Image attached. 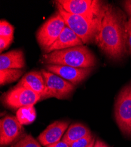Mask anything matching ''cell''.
Wrapping results in <instances>:
<instances>
[{
  "label": "cell",
  "mask_w": 131,
  "mask_h": 147,
  "mask_svg": "<svg viewBox=\"0 0 131 147\" xmlns=\"http://www.w3.org/2000/svg\"><path fill=\"white\" fill-rule=\"evenodd\" d=\"M91 132L85 125L81 124H71L62 137V141L71 145L73 142L84 138Z\"/></svg>",
  "instance_id": "15"
},
{
  "label": "cell",
  "mask_w": 131,
  "mask_h": 147,
  "mask_svg": "<svg viewBox=\"0 0 131 147\" xmlns=\"http://www.w3.org/2000/svg\"><path fill=\"white\" fill-rule=\"evenodd\" d=\"M58 12L64 18L66 26L72 30L84 42H96L99 34L102 15L99 17H88L67 13L56 4Z\"/></svg>",
  "instance_id": "3"
},
{
  "label": "cell",
  "mask_w": 131,
  "mask_h": 147,
  "mask_svg": "<svg viewBox=\"0 0 131 147\" xmlns=\"http://www.w3.org/2000/svg\"><path fill=\"white\" fill-rule=\"evenodd\" d=\"M124 8L127 13V14L131 17V0H127L123 3Z\"/></svg>",
  "instance_id": "24"
},
{
  "label": "cell",
  "mask_w": 131,
  "mask_h": 147,
  "mask_svg": "<svg viewBox=\"0 0 131 147\" xmlns=\"http://www.w3.org/2000/svg\"><path fill=\"white\" fill-rule=\"evenodd\" d=\"M46 147H70V145L63 141H60L56 143L48 145Z\"/></svg>",
  "instance_id": "23"
},
{
  "label": "cell",
  "mask_w": 131,
  "mask_h": 147,
  "mask_svg": "<svg viewBox=\"0 0 131 147\" xmlns=\"http://www.w3.org/2000/svg\"><path fill=\"white\" fill-rule=\"evenodd\" d=\"M14 38L9 37H0V49H1V53L9 46V45L13 42Z\"/></svg>",
  "instance_id": "21"
},
{
  "label": "cell",
  "mask_w": 131,
  "mask_h": 147,
  "mask_svg": "<svg viewBox=\"0 0 131 147\" xmlns=\"http://www.w3.org/2000/svg\"><path fill=\"white\" fill-rule=\"evenodd\" d=\"M41 100L40 95L33 91L17 85L3 94L2 102L4 105L13 109L34 105Z\"/></svg>",
  "instance_id": "8"
},
{
  "label": "cell",
  "mask_w": 131,
  "mask_h": 147,
  "mask_svg": "<svg viewBox=\"0 0 131 147\" xmlns=\"http://www.w3.org/2000/svg\"><path fill=\"white\" fill-rule=\"evenodd\" d=\"M23 74L21 69H5L0 70V84L4 85L18 80Z\"/></svg>",
  "instance_id": "17"
},
{
  "label": "cell",
  "mask_w": 131,
  "mask_h": 147,
  "mask_svg": "<svg viewBox=\"0 0 131 147\" xmlns=\"http://www.w3.org/2000/svg\"><path fill=\"white\" fill-rule=\"evenodd\" d=\"M25 65V58L21 50H11L0 55V70L22 69Z\"/></svg>",
  "instance_id": "14"
},
{
  "label": "cell",
  "mask_w": 131,
  "mask_h": 147,
  "mask_svg": "<svg viewBox=\"0 0 131 147\" xmlns=\"http://www.w3.org/2000/svg\"><path fill=\"white\" fill-rule=\"evenodd\" d=\"M11 147H42L40 143L35 140L31 135L28 134L22 136Z\"/></svg>",
  "instance_id": "18"
},
{
  "label": "cell",
  "mask_w": 131,
  "mask_h": 147,
  "mask_svg": "<svg viewBox=\"0 0 131 147\" xmlns=\"http://www.w3.org/2000/svg\"><path fill=\"white\" fill-rule=\"evenodd\" d=\"M45 68L47 71L61 77L74 85H78L85 80L89 76L93 68V67L76 68L53 64L46 65Z\"/></svg>",
  "instance_id": "10"
},
{
  "label": "cell",
  "mask_w": 131,
  "mask_h": 147,
  "mask_svg": "<svg viewBox=\"0 0 131 147\" xmlns=\"http://www.w3.org/2000/svg\"><path fill=\"white\" fill-rule=\"evenodd\" d=\"M95 141L96 139L91 133L88 136L73 142L70 147H94Z\"/></svg>",
  "instance_id": "19"
},
{
  "label": "cell",
  "mask_w": 131,
  "mask_h": 147,
  "mask_svg": "<svg viewBox=\"0 0 131 147\" xmlns=\"http://www.w3.org/2000/svg\"><path fill=\"white\" fill-rule=\"evenodd\" d=\"M44 63L47 65H66L76 68H91L97 65L95 55L84 46H76L57 50L43 56Z\"/></svg>",
  "instance_id": "2"
},
{
  "label": "cell",
  "mask_w": 131,
  "mask_h": 147,
  "mask_svg": "<svg viewBox=\"0 0 131 147\" xmlns=\"http://www.w3.org/2000/svg\"><path fill=\"white\" fill-rule=\"evenodd\" d=\"M65 26V21L58 12L42 24L36 34L37 40L42 50L46 51L55 42Z\"/></svg>",
  "instance_id": "6"
},
{
  "label": "cell",
  "mask_w": 131,
  "mask_h": 147,
  "mask_svg": "<svg viewBox=\"0 0 131 147\" xmlns=\"http://www.w3.org/2000/svg\"><path fill=\"white\" fill-rule=\"evenodd\" d=\"M69 125L66 121H56L48 126L38 137V141L43 146L56 143L60 141L65 131Z\"/></svg>",
  "instance_id": "11"
},
{
  "label": "cell",
  "mask_w": 131,
  "mask_h": 147,
  "mask_svg": "<svg viewBox=\"0 0 131 147\" xmlns=\"http://www.w3.org/2000/svg\"><path fill=\"white\" fill-rule=\"evenodd\" d=\"M130 136H131V133H130Z\"/></svg>",
  "instance_id": "26"
},
{
  "label": "cell",
  "mask_w": 131,
  "mask_h": 147,
  "mask_svg": "<svg viewBox=\"0 0 131 147\" xmlns=\"http://www.w3.org/2000/svg\"><path fill=\"white\" fill-rule=\"evenodd\" d=\"M13 26L5 20L0 21V37L14 38Z\"/></svg>",
  "instance_id": "20"
},
{
  "label": "cell",
  "mask_w": 131,
  "mask_h": 147,
  "mask_svg": "<svg viewBox=\"0 0 131 147\" xmlns=\"http://www.w3.org/2000/svg\"><path fill=\"white\" fill-rule=\"evenodd\" d=\"M127 45L128 51L131 55V17H129L127 22Z\"/></svg>",
  "instance_id": "22"
},
{
  "label": "cell",
  "mask_w": 131,
  "mask_h": 147,
  "mask_svg": "<svg viewBox=\"0 0 131 147\" xmlns=\"http://www.w3.org/2000/svg\"><path fill=\"white\" fill-rule=\"evenodd\" d=\"M127 22L126 16L120 8L106 3L95 43L110 59L121 60L128 53Z\"/></svg>",
  "instance_id": "1"
},
{
  "label": "cell",
  "mask_w": 131,
  "mask_h": 147,
  "mask_svg": "<svg viewBox=\"0 0 131 147\" xmlns=\"http://www.w3.org/2000/svg\"><path fill=\"white\" fill-rule=\"evenodd\" d=\"M41 72L44 77L45 88L41 99L56 98L59 100L66 99L75 90V85L57 75L45 69Z\"/></svg>",
  "instance_id": "5"
},
{
  "label": "cell",
  "mask_w": 131,
  "mask_h": 147,
  "mask_svg": "<svg viewBox=\"0 0 131 147\" xmlns=\"http://www.w3.org/2000/svg\"><path fill=\"white\" fill-rule=\"evenodd\" d=\"M94 147H109V146L102 140L97 138L96 141H95Z\"/></svg>",
  "instance_id": "25"
},
{
  "label": "cell",
  "mask_w": 131,
  "mask_h": 147,
  "mask_svg": "<svg viewBox=\"0 0 131 147\" xmlns=\"http://www.w3.org/2000/svg\"><path fill=\"white\" fill-rule=\"evenodd\" d=\"M67 13L88 17H99L106 3L97 0H58L55 1Z\"/></svg>",
  "instance_id": "7"
},
{
  "label": "cell",
  "mask_w": 131,
  "mask_h": 147,
  "mask_svg": "<svg viewBox=\"0 0 131 147\" xmlns=\"http://www.w3.org/2000/svg\"><path fill=\"white\" fill-rule=\"evenodd\" d=\"M37 114L34 105H28L17 109L16 117L22 125H29L36 119Z\"/></svg>",
  "instance_id": "16"
},
{
  "label": "cell",
  "mask_w": 131,
  "mask_h": 147,
  "mask_svg": "<svg viewBox=\"0 0 131 147\" xmlns=\"http://www.w3.org/2000/svg\"><path fill=\"white\" fill-rule=\"evenodd\" d=\"M83 44L84 42L79 36L72 30L66 26L55 42L45 51V54L50 53L54 51L62 50L76 46L84 45Z\"/></svg>",
  "instance_id": "12"
},
{
  "label": "cell",
  "mask_w": 131,
  "mask_h": 147,
  "mask_svg": "<svg viewBox=\"0 0 131 147\" xmlns=\"http://www.w3.org/2000/svg\"><path fill=\"white\" fill-rule=\"evenodd\" d=\"M24 131L16 117L8 115L0 121V144L7 146L15 143L22 137Z\"/></svg>",
  "instance_id": "9"
},
{
  "label": "cell",
  "mask_w": 131,
  "mask_h": 147,
  "mask_svg": "<svg viewBox=\"0 0 131 147\" xmlns=\"http://www.w3.org/2000/svg\"><path fill=\"white\" fill-rule=\"evenodd\" d=\"M19 87L27 88L40 95L41 99L44 94L45 83L41 72L33 71L23 76L19 82L16 85Z\"/></svg>",
  "instance_id": "13"
},
{
  "label": "cell",
  "mask_w": 131,
  "mask_h": 147,
  "mask_svg": "<svg viewBox=\"0 0 131 147\" xmlns=\"http://www.w3.org/2000/svg\"><path fill=\"white\" fill-rule=\"evenodd\" d=\"M114 114L118 127L126 136L131 133V82L119 93L114 106Z\"/></svg>",
  "instance_id": "4"
}]
</instances>
